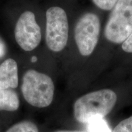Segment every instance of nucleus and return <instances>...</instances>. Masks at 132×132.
I'll list each match as a JSON object with an SVG mask.
<instances>
[{
  "instance_id": "f257e3e1",
  "label": "nucleus",
  "mask_w": 132,
  "mask_h": 132,
  "mask_svg": "<svg viewBox=\"0 0 132 132\" xmlns=\"http://www.w3.org/2000/svg\"><path fill=\"white\" fill-rule=\"evenodd\" d=\"M113 90L104 89L87 93L76 100L73 114L80 123H88L95 118H103L113 110L117 102Z\"/></svg>"
},
{
  "instance_id": "f03ea898",
  "label": "nucleus",
  "mask_w": 132,
  "mask_h": 132,
  "mask_svg": "<svg viewBox=\"0 0 132 132\" xmlns=\"http://www.w3.org/2000/svg\"><path fill=\"white\" fill-rule=\"evenodd\" d=\"M21 90L24 100L31 106L45 108L53 100L54 82L47 74L29 69L23 76Z\"/></svg>"
},
{
  "instance_id": "7ed1b4c3",
  "label": "nucleus",
  "mask_w": 132,
  "mask_h": 132,
  "mask_svg": "<svg viewBox=\"0 0 132 132\" xmlns=\"http://www.w3.org/2000/svg\"><path fill=\"white\" fill-rule=\"evenodd\" d=\"M111 10L104 34L110 42L121 44L132 32V0H118Z\"/></svg>"
},
{
  "instance_id": "20e7f679",
  "label": "nucleus",
  "mask_w": 132,
  "mask_h": 132,
  "mask_svg": "<svg viewBox=\"0 0 132 132\" xmlns=\"http://www.w3.org/2000/svg\"><path fill=\"white\" fill-rule=\"evenodd\" d=\"M68 38L69 22L65 11L57 6L50 7L46 12L47 47L52 52H61L67 45Z\"/></svg>"
},
{
  "instance_id": "39448f33",
  "label": "nucleus",
  "mask_w": 132,
  "mask_h": 132,
  "mask_svg": "<svg viewBox=\"0 0 132 132\" xmlns=\"http://www.w3.org/2000/svg\"><path fill=\"white\" fill-rule=\"evenodd\" d=\"M100 21L94 13H86L77 21L75 27V40L79 52L84 56L92 53L98 43Z\"/></svg>"
},
{
  "instance_id": "423d86ee",
  "label": "nucleus",
  "mask_w": 132,
  "mask_h": 132,
  "mask_svg": "<svg viewBox=\"0 0 132 132\" xmlns=\"http://www.w3.org/2000/svg\"><path fill=\"white\" fill-rule=\"evenodd\" d=\"M15 39L21 49L31 52L41 42L42 34L36 16L31 11H25L19 16L14 29Z\"/></svg>"
},
{
  "instance_id": "0eeeda50",
  "label": "nucleus",
  "mask_w": 132,
  "mask_h": 132,
  "mask_svg": "<svg viewBox=\"0 0 132 132\" xmlns=\"http://www.w3.org/2000/svg\"><path fill=\"white\" fill-rule=\"evenodd\" d=\"M19 85L17 63L8 58L0 64V90L15 89Z\"/></svg>"
},
{
  "instance_id": "6e6552de",
  "label": "nucleus",
  "mask_w": 132,
  "mask_h": 132,
  "mask_svg": "<svg viewBox=\"0 0 132 132\" xmlns=\"http://www.w3.org/2000/svg\"><path fill=\"white\" fill-rule=\"evenodd\" d=\"M20 106L17 93L12 89L0 90V111H15Z\"/></svg>"
},
{
  "instance_id": "1a4fd4ad",
  "label": "nucleus",
  "mask_w": 132,
  "mask_h": 132,
  "mask_svg": "<svg viewBox=\"0 0 132 132\" xmlns=\"http://www.w3.org/2000/svg\"><path fill=\"white\" fill-rule=\"evenodd\" d=\"M88 132H111L106 120L103 118H95L87 123Z\"/></svg>"
},
{
  "instance_id": "9d476101",
  "label": "nucleus",
  "mask_w": 132,
  "mask_h": 132,
  "mask_svg": "<svg viewBox=\"0 0 132 132\" xmlns=\"http://www.w3.org/2000/svg\"><path fill=\"white\" fill-rule=\"evenodd\" d=\"M6 132H39L37 125L28 120L21 121L11 127Z\"/></svg>"
},
{
  "instance_id": "9b49d317",
  "label": "nucleus",
  "mask_w": 132,
  "mask_h": 132,
  "mask_svg": "<svg viewBox=\"0 0 132 132\" xmlns=\"http://www.w3.org/2000/svg\"><path fill=\"white\" fill-rule=\"evenodd\" d=\"M113 132H132V116L120 122Z\"/></svg>"
},
{
  "instance_id": "f8f14e48",
  "label": "nucleus",
  "mask_w": 132,
  "mask_h": 132,
  "mask_svg": "<svg viewBox=\"0 0 132 132\" xmlns=\"http://www.w3.org/2000/svg\"><path fill=\"white\" fill-rule=\"evenodd\" d=\"M95 6L104 11H110L113 9L118 0H92Z\"/></svg>"
},
{
  "instance_id": "ddd939ff",
  "label": "nucleus",
  "mask_w": 132,
  "mask_h": 132,
  "mask_svg": "<svg viewBox=\"0 0 132 132\" xmlns=\"http://www.w3.org/2000/svg\"><path fill=\"white\" fill-rule=\"evenodd\" d=\"M122 48L125 52L132 53V32L122 43Z\"/></svg>"
},
{
  "instance_id": "4468645a",
  "label": "nucleus",
  "mask_w": 132,
  "mask_h": 132,
  "mask_svg": "<svg viewBox=\"0 0 132 132\" xmlns=\"http://www.w3.org/2000/svg\"><path fill=\"white\" fill-rule=\"evenodd\" d=\"M7 53V47L6 43L3 39L0 37V59L5 56Z\"/></svg>"
},
{
  "instance_id": "2eb2a0df",
  "label": "nucleus",
  "mask_w": 132,
  "mask_h": 132,
  "mask_svg": "<svg viewBox=\"0 0 132 132\" xmlns=\"http://www.w3.org/2000/svg\"><path fill=\"white\" fill-rule=\"evenodd\" d=\"M55 132H86L82 131H79V130H58Z\"/></svg>"
},
{
  "instance_id": "dca6fc26",
  "label": "nucleus",
  "mask_w": 132,
  "mask_h": 132,
  "mask_svg": "<svg viewBox=\"0 0 132 132\" xmlns=\"http://www.w3.org/2000/svg\"><path fill=\"white\" fill-rule=\"evenodd\" d=\"M36 60H37V58H36L35 56L33 57L32 59V62H35V61H36Z\"/></svg>"
}]
</instances>
